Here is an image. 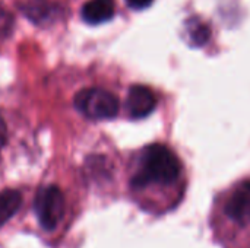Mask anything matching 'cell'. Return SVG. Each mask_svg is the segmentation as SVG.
I'll list each match as a JSON object with an SVG mask.
<instances>
[{
    "label": "cell",
    "instance_id": "cell-1",
    "mask_svg": "<svg viewBox=\"0 0 250 248\" xmlns=\"http://www.w3.org/2000/svg\"><path fill=\"white\" fill-rule=\"evenodd\" d=\"M183 168L177 155L164 145L144 149L129 178V187L142 210L161 216L174 210L183 199Z\"/></svg>",
    "mask_w": 250,
    "mask_h": 248
},
{
    "label": "cell",
    "instance_id": "cell-2",
    "mask_svg": "<svg viewBox=\"0 0 250 248\" xmlns=\"http://www.w3.org/2000/svg\"><path fill=\"white\" fill-rule=\"evenodd\" d=\"M209 228L221 248H250V178L217 197Z\"/></svg>",
    "mask_w": 250,
    "mask_h": 248
},
{
    "label": "cell",
    "instance_id": "cell-3",
    "mask_svg": "<svg viewBox=\"0 0 250 248\" xmlns=\"http://www.w3.org/2000/svg\"><path fill=\"white\" fill-rule=\"evenodd\" d=\"M75 107L91 120H110L119 113V99L101 88H86L75 95Z\"/></svg>",
    "mask_w": 250,
    "mask_h": 248
},
{
    "label": "cell",
    "instance_id": "cell-4",
    "mask_svg": "<svg viewBox=\"0 0 250 248\" xmlns=\"http://www.w3.org/2000/svg\"><path fill=\"white\" fill-rule=\"evenodd\" d=\"M37 219L44 231H54L64 213V196L57 186L42 187L34 200Z\"/></svg>",
    "mask_w": 250,
    "mask_h": 248
},
{
    "label": "cell",
    "instance_id": "cell-5",
    "mask_svg": "<svg viewBox=\"0 0 250 248\" xmlns=\"http://www.w3.org/2000/svg\"><path fill=\"white\" fill-rule=\"evenodd\" d=\"M155 95L144 85H133L126 98V110L132 118H145L155 110Z\"/></svg>",
    "mask_w": 250,
    "mask_h": 248
},
{
    "label": "cell",
    "instance_id": "cell-6",
    "mask_svg": "<svg viewBox=\"0 0 250 248\" xmlns=\"http://www.w3.org/2000/svg\"><path fill=\"white\" fill-rule=\"evenodd\" d=\"M22 13L35 25H48L63 13L62 7L51 0H26L21 6Z\"/></svg>",
    "mask_w": 250,
    "mask_h": 248
},
{
    "label": "cell",
    "instance_id": "cell-7",
    "mask_svg": "<svg viewBox=\"0 0 250 248\" xmlns=\"http://www.w3.org/2000/svg\"><path fill=\"white\" fill-rule=\"evenodd\" d=\"M114 12V0H88L81 9V16L89 25H100L108 22Z\"/></svg>",
    "mask_w": 250,
    "mask_h": 248
},
{
    "label": "cell",
    "instance_id": "cell-8",
    "mask_svg": "<svg viewBox=\"0 0 250 248\" xmlns=\"http://www.w3.org/2000/svg\"><path fill=\"white\" fill-rule=\"evenodd\" d=\"M185 35L188 38V42L193 47H201L208 42L211 29L209 26L201 20L199 18H189L185 22Z\"/></svg>",
    "mask_w": 250,
    "mask_h": 248
},
{
    "label": "cell",
    "instance_id": "cell-9",
    "mask_svg": "<svg viewBox=\"0 0 250 248\" xmlns=\"http://www.w3.org/2000/svg\"><path fill=\"white\" fill-rule=\"evenodd\" d=\"M22 205V194L18 190L0 191V228L10 221Z\"/></svg>",
    "mask_w": 250,
    "mask_h": 248
},
{
    "label": "cell",
    "instance_id": "cell-10",
    "mask_svg": "<svg viewBox=\"0 0 250 248\" xmlns=\"http://www.w3.org/2000/svg\"><path fill=\"white\" fill-rule=\"evenodd\" d=\"M13 15L0 4V37H7L13 29Z\"/></svg>",
    "mask_w": 250,
    "mask_h": 248
},
{
    "label": "cell",
    "instance_id": "cell-11",
    "mask_svg": "<svg viewBox=\"0 0 250 248\" xmlns=\"http://www.w3.org/2000/svg\"><path fill=\"white\" fill-rule=\"evenodd\" d=\"M154 0H126L127 6L130 9H135V10H142V9H146L148 6L152 4Z\"/></svg>",
    "mask_w": 250,
    "mask_h": 248
},
{
    "label": "cell",
    "instance_id": "cell-12",
    "mask_svg": "<svg viewBox=\"0 0 250 248\" xmlns=\"http://www.w3.org/2000/svg\"><path fill=\"white\" fill-rule=\"evenodd\" d=\"M6 140H7V129H6L4 120H3L1 115H0V149L4 146Z\"/></svg>",
    "mask_w": 250,
    "mask_h": 248
}]
</instances>
